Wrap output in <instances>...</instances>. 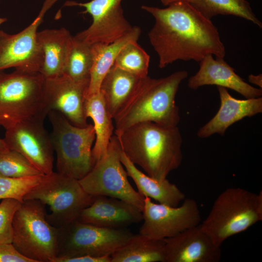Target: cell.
I'll use <instances>...</instances> for the list:
<instances>
[{
    "label": "cell",
    "instance_id": "24",
    "mask_svg": "<svg viewBox=\"0 0 262 262\" xmlns=\"http://www.w3.org/2000/svg\"><path fill=\"white\" fill-rule=\"evenodd\" d=\"M84 111L86 117L91 118L94 122L96 138L92 151L96 163L107 152L114 130V119L100 91L85 98Z\"/></svg>",
    "mask_w": 262,
    "mask_h": 262
},
{
    "label": "cell",
    "instance_id": "33",
    "mask_svg": "<svg viewBox=\"0 0 262 262\" xmlns=\"http://www.w3.org/2000/svg\"><path fill=\"white\" fill-rule=\"evenodd\" d=\"M53 262H111V256H84L69 258H56Z\"/></svg>",
    "mask_w": 262,
    "mask_h": 262
},
{
    "label": "cell",
    "instance_id": "35",
    "mask_svg": "<svg viewBox=\"0 0 262 262\" xmlns=\"http://www.w3.org/2000/svg\"><path fill=\"white\" fill-rule=\"evenodd\" d=\"M164 6H168V5L177 1H186L190 2L192 0H160Z\"/></svg>",
    "mask_w": 262,
    "mask_h": 262
},
{
    "label": "cell",
    "instance_id": "7",
    "mask_svg": "<svg viewBox=\"0 0 262 262\" xmlns=\"http://www.w3.org/2000/svg\"><path fill=\"white\" fill-rule=\"evenodd\" d=\"M45 207L38 200H24L14 217L12 244L33 262H53L57 255L59 229L48 221Z\"/></svg>",
    "mask_w": 262,
    "mask_h": 262
},
{
    "label": "cell",
    "instance_id": "9",
    "mask_svg": "<svg viewBox=\"0 0 262 262\" xmlns=\"http://www.w3.org/2000/svg\"><path fill=\"white\" fill-rule=\"evenodd\" d=\"M133 235L124 229L103 228L77 219L59 229L56 258L111 256Z\"/></svg>",
    "mask_w": 262,
    "mask_h": 262
},
{
    "label": "cell",
    "instance_id": "11",
    "mask_svg": "<svg viewBox=\"0 0 262 262\" xmlns=\"http://www.w3.org/2000/svg\"><path fill=\"white\" fill-rule=\"evenodd\" d=\"M143 223L139 233L163 240L199 224L200 213L196 201L185 198L182 203L171 206L153 202L145 197L142 210Z\"/></svg>",
    "mask_w": 262,
    "mask_h": 262
},
{
    "label": "cell",
    "instance_id": "16",
    "mask_svg": "<svg viewBox=\"0 0 262 262\" xmlns=\"http://www.w3.org/2000/svg\"><path fill=\"white\" fill-rule=\"evenodd\" d=\"M165 262H218L221 246L203 230L200 224L164 239Z\"/></svg>",
    "mask_w": 262,
    "mask_h": 262
},
{
    "label": "cell",
    "instance_id": "27",
    "mask_svg": "<svg viewBox=\"0 0 262 262\" xmlns=\"http://www.w3.org/2000/svg\"><path fill=\"white\" fill-rule=\"evenodd\" d=\"M92 64L91 45L72 36L64 74L76 81L89 80Z\"/></svg>",
    "mask_w": 262,
    "mask_h": 262
},
{
    "label": "cell",
    "instance_id": "6",
    "mask_svg": "<svg viewBox=\"0 0 262 262\" xmlns=\"http://www.w3.org/2000/svg\"><path fill=\"white\" fill-rule=\"evenodd\" d=\"M44 82L38 72L0 71V126L6 130L31 117H46Z\"/></svg>",
    "mask_w": 262,
    "mask_h": 262
},
{
    "label": "cell",
    "instance_id": "12",
    "mask_svg": "<svg viewBox=\"0 0 262 262\" xmlns=\"http://www.w3.org/2000/svg\"><path fill=\"white\" fill-rule=\"evenodd\" d=\"M46 117L22 120L5 130L3 140L10 149L24 156L44 175L52 173L54 150L49 134L44 126Z\"/></svg>",
    "mask_w": 262,
    "mask_h": 262
},
{
    "label": "cell",
    "instance_id": "32",
    "mask_svg": "<svg viewBox=\"0 0 262 262\" xmlns=\"http://www.w3.org/2000/svg\"><path fill=\"white\" fill-rule=\"evenodd\" d=\"M0 262H33L21 254L12 243H0Z\"/></svg>",
    "mask_w": 262,
    "mask_h": 262
},
{
    "label": "cell",
    "instance_id": "23",
    "mask_svg": "<svg viewBox=\"0 0 262 262\" xmlns=\"http://www.w3.org/2000/svg\"><path fill=\"white\" fill-rule=\"evenodd\" d=\"M141 33L140 28L134 26L130 32L111 43H95L91 45L93 64L86 98L99 92L103 79L113 66L121 50L130 42L137 41Z\"/></svg>",
    "mask_w": 262,
    "mask_h": 262
},
{
    "label": "cell",
    "instance_id": "36",
    "mask_svg": "<svg viewBox=\"0 0 262 262\" xmlns=\"http://www.w3.org/2000/svg\"><path fill=\"white\" fill-rule=\"evenodd\" d=\"M8 149L7 145H6L3 139L0 138V151H3Z\"/></svg>",
    "mask_w": 262,
    "mask_h": 262
},
{
    "label": "cell",
    "instance_id": "25",
    "mask_svg": "<svg viewBox=\"0 0 262 262\" xmlns=\"http://www.w3.org/2000/svg\"><path fill=\"white\" fill-rule=\"evenodd\" d=\"M111 259V262H165L164 240L133 234Z\"/></svg>",
    "mask_w": 262,
    "mask_h": 262
},
{
    "label": "cell",
    "instance_id": "34",
    "mask_svg": "<svg viewBox=\"0 0 262 262\" xmlns=\"http://www.w3.org/2000/svg\"><path fill=\"white\" fill-rule=\"evenodd\" d=\"M248 80L249 82L256 85L261 89L262 88V75L260 74L258 75L250 74L248 76Z\"/></svg>",
    "mask_w": 262,
    "mask_h": 262
},
{
    "label": "cell",
    "instance_id": "3",
    "mask_svg": "<svg viewBox=\"0 0 262 262\" xmlns=\"http://www.w3.org/2000/svg\"><path fill=\"white\" fill-rule=\"evenodd\" d=\"M188 76L185 70L159 79L142 78L127 105L114 118L115 132L141 122L177 126L180 120L175 97L181 82Z\"/></svg>",
    "mask_w": 262,
    "mask_h": 262
},
{
    "label": "cell",
    "instance_id": "1",
    "mask_svg": "<svg viewBox=\"0 0 262 262\" xmlns=\"http://www.w3.org/2000/svg\"><path fill=\"white\" fill-rule=\"evenodd\" d=\"M141 8L154 19L148 37L160 68L178 60L199 62L209 54L225 57L217 28L190 2L177 1L164 8L143 5Z\"/></svg>",
    "mask_w": 262,
    "mask_h": 262
},
{
    "label": "cell",
    "instance_id": "28",
    "mask_svg": "<svg viewBox=\"0 0 262 262\" xmlns=\"http://www.w3.org/2000/svg\"><path fill=\"white\" fill-rule=\"evenodd\" d=\"M150 56L137 43L130 42L121 50L114 66L140 78L147 76Z\"/></svg>",
    "mask_w": 262,
    "mask_h": 262
},
{
    "label": "cell",
    "instance_id": "21",
    "mask_svg": "<svg viewBox=\"0 0 262 262\" xmlns=\"http://www.w3.org/2000/svg\"><path fill=\"white\" fill-rule=\"evenodd\" d=\"M119 157L128 176L136 184L138 192L144 197L152 198L159 203L177 206L185 196L175 184L167 179L158 180L139 170L127 157L121 147Z\"/></svg>",
    "mask_w": 262,
    "mask_h": 262
},
{
    "label": "cell",
    "instance_id": "22",
    "mask_svg": "<svg viewBox=\"0 0 262 262\" xmlns=\"http://www.w3.org/2000/svg\"><path fill=\"white\" fill-rule=\"evenodd\" d=\"M142 79L114 65L106 73L99 91L113 119L127 105Z\"/></svg>",
    "mask_w": 262,
    "mask_h": 262
},
{
    "label": "cell",
    "instance_id": "10",
    "mask_svg": "<svg viewBox=\"0 0 262 262\" xmlns=\"http://www.w3.org/2000/svg\"><path fill=\"white\" fill-rule=\"evenodd\" d=\"M121 146L113 135L105 154L95 163L91 170L79 180L84 191L93 196H106L127 202L142 212L145 197L131 185L119 157Z\"/></svg>",
    "mask_w": 262,
    "mask_h": 262
},
{
    "label": "cell",
    "instance_id": "20",
    "mask_svg": "<svg viewBox=\"0 0 262 262\" xmlns=\"http://www.w3.org/2000/svg\"><path fill=\"white\" fill-rule=\"evenodd\" d=\"M72 37L65 28L37 32V41L41 54L39 72L45 79L64 74Z\"/></svg>",
    "mask_w": 262,
    "mask_h": 262
},
{
    "label": "cell",
    "instance_id": "31",
    "mask_svg": "<svg viewBox=\"0 0 262 262\" xmlns=\"http://www.w3.org/2000/svg\"><path fill=\"white\" fill-rule=\"evenodd\" d=\"M21 203L14 198L3 199L0 203V243H12L14 217Z\"/></svg>",
    "mask_w": 262,
    "mask_h": 262
},
{
    "label": "cell",
    "instance_id": "8",
    "mask_svg": "<svg viewBox=\"0 0 262 262\" xmlns=\"http://www.w3.org/2000/svg\"><path fill=\"white\" fill-rule=\"evenodd\" d=\"M95 196L84 191L79 180L53 171L43 175L23 200L36 199L48 205L50 213L47 214V220L59 229L77 220Z\"/></svg>",
    "mask_w": 262,
    "mask_h": 262
},
{
    "label": "cell",
    "instance_id": "18",
    "mask_svg": "<svg viewBox=\"0 0 262 262\" xmlns=\"http://www.w3.org/2000/svg\"><path fill=\"white\" fill-rule=\"evenodd\" d=\"M78 220L100 227L120 229L142 221L143 215L140 209L127 202L98 196L82 211Z\"/></svg>",
    "mask_w": 262,
    "mask_h": 262
},
{
    "label": "cell",
    "instance_id": "17",
    "mask_svg": "<svg viewBox=\"0 0 262 262\" xmlns=\"http://www.w3.org/2000/svg\"><path fill=\"white\" fill-rule=\"evenodd\" d=\"M213 56L208 54L199 62V70L188 80L189 88L196 90L204 85H215L234 90L246 98L262 97V89L246 82L224 58L214 59Z\"/></svg>",
    "mask_w": 262,
    "mask_h": 262
},
{
    "label": "cell",
    "instance_id": "26",
    "mask_svg": "<svg viewBox=\"0 0 262 262\" xmlns=\"http://www.w3.org/2000/svg\"><path fill=\"white\" fill-rule=\"evenodd\" d=\"M190 3L208 19L219 15H232L249 20L262 28L261 21L246 0H192Z\"/></svg>",
    "mask_w": 262,
    "mask_h": 262
},
{
    "label": "cell",
    "instance_id": "15",
    "mask_svg": "<svg viewBox=\"0 0 262 262\" xmlns=\"http://www.w3.org/2000/svg\"><path fill=\"white\" fill-rule=\"evenodd\" d=\"M89 82L76 81L65 74L45 78L44 95L47 113L57 111L74 125L87 126L84 104Z\"/></svg>",
    "mask_w": 262,
    "mask_h": 262
},
{
    "label": "cell",
    "instance_id": "14",
    "mask_svg": "<svg viewBox=\"0 0 262 262\" xmlns=\"http://www.w3.org/2000/svg\"><path fill=\"white\" fill-rule=\"evenodd\" d=\"M58 0H45L38 16L26 28L14 34L0 30V71L11 67L38 72L41 54L37 41V29L47 11Z\"/></svg>",
    "mask_w": 262,
    "mask_h": 262
},
{
    "label": "cell",
    "instance_id": "19",
    "mask_svg": "<svg viewBox=\"0 0 262 262\" xmlns=\"http://www.w3.org/2000/svg\"><path fill=\"white\" fill-rule=\"evenodd\" d=\"M220 106L215 115L198 131V137L207 138L218 133L224 135L231 125L246 117L262 112V98L239 99L232 97L227 88L217 86Z\"/></svg>",
    "mask_w": 262,
    "mask_h": 262
},
{
    "label": "cell",
    "instance_id": "5",
    "mask_svg": "<svg viewBox=\"0 0 262 262\" xmlns=\"http://www.w3.org/2000/svg\"><path fill=\"white\" fill-rule=\"evenodd\" d=\"M47 115L52 127L49 135L57 157V172L80 180L95 164L92 151L96 138L94 126H76L56 111H49Z\"/></svg>",
    "mask_w": 262,
    "mask_h": 262
},
{
    "label": "cell",
    "instance_id": "37",
    "mask_svg": "<svg viewBox=\"0 0 262 262\" xmlns=\"http://www.w3.org/2000/svg\"><path fill=\"white\" fill-rule=\"evenodd\" d=\"M6 20H7L6 18L0 17V25L2 24L3 23L6 22Z\"/></svg>",
    "mask_w": 262,
    "mask_h": 262
},
{
    "label": "cell",
    "instance_id": "30",
    "mask_svg": "<svg viewBox=\"0 0 262 262\" xmlns=\"http://www.w3.org/2000/svg\"><path fill=\"white\" fill-rule=\"evenodd\" d=\"M43 175L12 178L0 174V199L14 198L21 202L40 181Z\"/></svg>",
    "mask_w": 262,
    "mask_h": 262
},
{
    "label": "cell",
    "instance_id": "29",
    "mask_svg": "<svg viewBox=\"0 0 262 262\" xmlns=\"http://www.w3.org/2000/svg\"><path fill=\"white\" fill-rule=\"evenodd\" d=\"M0 174L12 178L44 175L22 154L9 148L0 151Z\"/></svg>",
    "mask_w": 262,
    "mask_h": 262
},
{
    "label": "cell",
    "instance_id": "2",
    "mask_svg": "<svg viewBox=\"0 0 262 262\" xmlns=\"http://www.w3.org/2000/svg\"><path fill=\"white\" fill-rule=\"evenodd\" d=\"M128 159L151 177L163 180L182 160V139L177 126L141 122L115 132Z\"/></svg>",
    "mask_w": 262,
    "mask_h": 262
},
{
    "label": "cell",
    "instance_id": "4",
    "mask_svg": "<svg viewBox=\"0 0 262 262\" xmlns=\"http://www.w3.org/2000/svg\"><path fill=\"white\" fill-rule=\"evenodd\" d=\"M262 220V191L255 193L240 187L228 188L214 200L203 230L217 246Z\"/></svg>",
    "mask_w": 262,
    "mask_h": 262
},
{
    "label": "cell",
    "instance_id": "13",
    "mask_svg": "<svg viewBox=\"0 0 262 262\" xmlns=\"http://www.w3.org/2000/svg\"><path fill=\"white\" fill-rule=\"evenodd\" d=\"M122 0H91L87 2L67 1V6L83 7V14H89L92 23L75 36L91 45L110 44L130 32L132 26L126 19L121 6Z\"/></svg>",
    "mask_w": 262,
    "mask_h": 262
}]
</instances>
